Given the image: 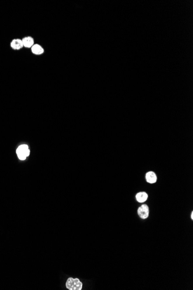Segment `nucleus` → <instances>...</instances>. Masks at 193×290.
I'll return each mask as SVG.
<instances>
[{
  "mask_svg": "<svg viewBox=\"0 0 193 290\" xmlns=\"http://www.w3.org/2000/svg\"><path fill=\"white\" fill-rule=\"evenodd\" d=\"M82 283L79 279H68L66 282V287L69 290H81L82 289Z\"/></svg>",
  "mask_w": 193,
  "mask_h": 290,
  "instance_id": "f257e3e1",
  "label": "nucleus"
},
{
  "mask_svg": "<svg viewBox=\"0 0 193 290\" xmlns=\"http://www.w3.org/2000/svg\"><path fill=\"white\" fill-rule=\"evenodd\" d=\"M19 158L21 160H25L29 154V150H28L27 145H20L16 151Z\"/></svg>",
  "mask_w": 193,
  "mask_h": 290,
  "instance_id": "f03ea898",
  "label": "nucleus"
},
{
  "mask_svg": "<svg viewBox=\"0 0 193 290\" xmlns=\"http://www.w3.org/2000/svg\"><path fill=\"white\" fill-rule=\"evenodd\" d=\"M138 214L139 217L142 219H146L149 215V208L146 205H141L138 209Z\"/></svg>",
  "mask_w": 193,
  "mask_h": 290,
  "instance_id": "7ed1b4c3",
  "label": "nucleus"
},
{
  "mask_svg": "<svg viewBox=\"0 0 193 290\" xmlns=\"http://www.w3.org/2000/svg\"><path fill=\"white\" fill-rule=\"evenodd\" d=\"M146 180L150 184H154L157 180V177L153 171H149L146 174Z\"/></svg>",
  "mask_w": 193,
  "mask_h": 290,
  "instance_id": "20e7f679",
  "label": "nucleus"
},
{
  "mask_svg": "<svg viewBox=\"0 0 193 290\" xmlns=\"http://www.w3.org/2000/svg\"><path fill=\"white\" fill-rule=\"evenodd\" d=\"M11 47L12 49L15 50L20 49L23 47V44L22 40L20 39H14L12 41L11 43Z\"/></svg>",
  "mask_w": 193,
  "mask_h": 290,
  "instance_id": "39448f33",
  "label": "nucleus"
},
{
  "mask_svg": "<svg viewBox=\"0 0 193 290\" xmlns=\"http://www.w3.org/2000/svg\"><path fill=\"white\" fill-rule=\"evenodd\" d=\"M148 195L145 192H139L136 195V199L139 203H143L147 200Z\"/></svg>",
  "mask_w": 193,
  "mask_h": 290,
  "instance_id": "423d86ee",
  "label": "nucleus"
},
{
  "mask_svg": "<svg viewBox=\"0 0 193 290\" xmlns=\"http://www.w3.org/2000/svg\"><path fill=\"white\" fill-rule=\"evenodd\" d=\"M22 40L23 42V47L26 48H31L34 45V40L30 37H25Z\"/></svg>",
  "mask_w": 193,
  "mask_h": 290,
  "instance_id": "0eeeda50",
  "label": "nucleus"
},
{
  "mask_svg": "<svg viewBox=\"0 0 193 290\" xmlns=\"http://www.w3.org/2000/svg\"><path fill=\"white\" fill-rule=\"evenodd\" d=\"M31 51L32 53L35 54H41L44 53V49L39 45L38 44H35L31 47Z\"/></svg>",
  "mask_w": 193,
  "mask_h": 290,
  "instance_id": "6e6552de",
  "label": "nucleus"
},
{
  "mask_svg": "<svg viewBox=\"0 0 193 290\" xmlns=\"http://www.w3.org/2000/svg\"><path fill=\"white\" fill-rule=\"evenodd\" d=\"M191 218H192V220H193V211H192V213H191Z\"/></svg>",
  "mask_w": 193,
  "mask_h": 290,
  "instance_id": "1a4fd4ad",
  "label": "nucleus"
}]
</instances>
